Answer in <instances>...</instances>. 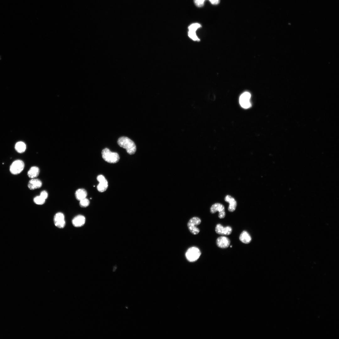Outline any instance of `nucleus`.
<instances>
[{
    "instance_id": "obj_1",
    "label": "nucleus",
    "mask_w": 339,
    "mask_h": 339,
    "mask_svg": "<svg viewBox=\"0 0 339 339\" xmlns=\"http://www.w3.org/2000/svg\"><path fill=\"white\" fill-rule=\"evenodd\" d=\"M117 143L121 147L125 149L127 152L130 154H133L136 151V147L134 143L127 137H120L118 139Z\"/></svg>"
},
{
    "instance_id": "obj_2",
    "label": "nucleus",
    "mask_w": 339,
    "mask_h": 339,
    "mask_svg": "<svg viewBox=\"0 0 339 339\" xmlns=\"http://www.w3.org/2000/svg\"><path fill=\"white\" fill-rule=\"evenodd\" d=\"M101 154L103 159L109 163H116L120 159L119 156L117 153L112 152L107 148L102 150Z\"/></svg>"
},
{
    "instance_id": "obj_3",
    "label": "nucleus",
    "mask_w": 339,
    "mask_h": 339,
    "mask_svg": "<svg viewBox=\"0 0 339 339\" xmlns=\"http://www.w3.org/2000/svg\"><path fill=\"white\" fill-rule=\"evenodd\" d=\"M201 255L200 250L197 247L193 246L187 250L185 256L186 259L189 262H193L196 261Z\"/></svg>"
},
{
    "instance_id": "obj_4",
    "label": "nucleus",
    "mask_w": 339,
    "mask_h": 339,
    "mask_svg": "<svg viewBox=\"0 0 339 339\" xmlns=\"http://www.w3.org/2000/svg\"><path fill=\"white\" fill-rule=\"evenodd\" d=\"M201 222V219L196 217H193L189 220L187 223V227L191 233L194 235L199 233V229L196 226L200 224Z\"/></svg>"
},
{
    "instance_id": "obj_5",
    "label": "nucleus",
    "mask_w": 339,
    "mask_h": 339,
    "mask_svg": "<svg viewBox=\"0 0 339 339\" xmlns=\"http://www.w3.org/2000/svg\"><path fill=\"white\" fill-rule=\"evenodd\" d=\"M24 164L23 161L20 160L14 161L10 166V171L13 174L16 175L20 173L23 170Z\"/></svg>"
},
{
    "instance_id": "obj_6",
    "label": "nucleus",
    "mask_w": 339,
    "mask_h": 339,
    "mask_svg": "<svg viewBox=\"0 0 339 339\" xmlns=\"http://www.w3.org/2000/svg\"><path fill=\"white\" fill-rule=\"evenodd\" d=\"M250 94L248 92L243 93L240 96L239 102L241 106L244 109H248L251 106L250 102Z\"/></svg>"
},
{
    "instance_id": "obj_7",
    "label": "nucleus",
    "mask_w": 339,
    "mask_h": 339,
    "mask_svg": "<svg viewBox=\"0 0 339 339\" xmlns=\"http://www.w3.org/2000/svg\"><path fill=\"white\" fill-rule=\"evenodd\" d=\"M201 27V25L198 23L191 24L188 27V36L192 40L197 41H199L200 40V39L197 36L196 32L199 28Z\"/></svg>"
},
{
    "instance_id": "obj_8",
    "label": "nucleus",
    "mask_w": 339,
    "mask_h": 339,
    "mask_svg": "<svg viewBox=\"0 0 339 339\" xmlns=\"http://www.w3.org/2000/svg\"><path fill=\"white\" fill-rule=\"evenodd\" d=\"M210 211L212 213H214L217 211L219 212L218 217L220 218H223L225 216L224 206L221 203H215L213 204L210 208Z\"/></svg>"
},
{
    "instance_id": "obj_9",
    "label": "nucleus",
    "mask_w": 339,
    "mask_h": 339,
    "mask_svg": "<svg viewBox=\"0 0 339 339\" xmlns=\"http://www.w3.org/2000/svg\"><path fill=\"white\" fill-rule=\"evenodd\" d=\"M54 222L55 226L59 228H63L65 225V221L64 214L61 212L56 213L54 217Z\"/></svg>"
},
{
    "instance_id": "obj_10",
    "label": "nucleus",
    "mask_w": 339,
    "mask_h": 339,
    "mask_svg": "<svg viewBox=\"0 0 339 339\" xmlns=\"http://www.w3.org/2000/svg\"><path fill=\"white\" fill-rule=\"evenodd\" d=\"M97 179L99 182L97 186L98 190L100 192L105 191L108 186V182L105 178L103 175H99L97 176Z\"/></svg>"
},
{
    "instance_id": "obj_11",
    "label": "nucleus",
    "mask_w": 339,
    "mask_h": 339,
    "mask_svg": "<svg viewBox=\"0 0 339 339\" xmlns=\"http://www.w3.org/2000/svg\"><path fill=\"white\" fill-rule=\"evenodd\" d=\"M215 231L219 234L229 235L232 232V229L230 226L224 227L221 224H218L216 226Z\"/></svg>"
},
{
    "instance_id": "obj_12",
    "label": "nucleus",
    "mask_w": 339,
    "mask_h": 339,
    "mask_svg": "<svg viewBox=\"0 0 339 339\" xmlns=\"http://www.w3.org/2000/svg\"><path fill=\"white\" fill-rule=\"evenodd\" d=\"M230 241L227 237L222 236L218 237L216 240V244L218 247L222 248H226L229 247Z\"/></svg>"
},
{
    "instance_id": "obj_13",
    "label": "nucleus",
    "mask_w": 339,
    "mask_h": 339,
    "mask_svg": "<svg viewBox=\"0 0 339 339\" xmlns=\"http://www.w3.org/2000/svg\"><path fill=\"white\" fill-rule=\"evenodd\" d=\"M85 221V217L82 215H78L73 218L72 220V223L74 227H79L83 226Z\"/></svg>"
},
{
    "instance_id": "obj_14",
    "label": "nucleus",
    "mask_w": 339,
    "mask_h": 339,
    "mask_svg": "<svg viewBox=\"0 0 339 339\" xmlns=\"http://www.w3.org/2000/svg\"><path fill=\"white\" fill-rule=\"evenodd\" d=\"M42 186V182L39 179L37 178L31 179L29 182L28 187L31 190L40 188Z\"/></svg>"
},
{
    "instance_id": "obj_15",
    "label": "nucleus",
    "mask_w": 339,
    "mask_h": 339,
    "mask_svg": "<svg viewBox=\"0 0 339 339\" xmlns=\"http://www.w3.org/2000/svg\"><path fill=\"white\" fill-rule=\"evenodd\" d=\"M225 201L229 203L228 210L229 211L233 212L235 210L237 203L235 199L230 195H227L225 197Z\"/></svg>"
},
{
    "instance_id": "obj_16",
    "label": "nucleus",
    "mask_w": 339,
    "mask_h": 339,
    "mask_svg": "<svg viewBox=\"0 0 339 339\" xmlns=\"http://www.w3.org/2000/svg\"><path fill=\"white\" fill-rule=\"evenodd\" d=\"M40 172V169L38 167L33 166L30 168L27 173V175L30 178H35L39 175Z\"/></svg>"
},
{
    "instance_id": "obj_17",
    "label": "nucleus",
    "mask_w": 339,
    "mask_h": 339,
    "mask_svg": "<svg viewBox=\"0 0 339 339\" xmlns=\"http://www.w3.org/2000/svg\"><path fill=\"white\" fill-rule=\"evenodd\" d=\"M239 239L242 242L245 244H249L251 240L250 235L245 231H244L241 233Z\"/></svg>"
},
{
    "instance_id": "obj_18",
    "label": "nucleus",
    "mask_w": 339,
    "mask_h": 339,
    "mask_svg": "<svg viewBox=\"0 0 339 339\" xmlns=\"http://www.w3.org/2000/svg\"><path fill=\"white\" fill-rule=\"evenodd\" d=\"M87 193L86 190L83 188H80L77 190L75 192V196L76 199L80 201L86 198Z\"/></svg>"
},
{
    "instance_id": "obj_19",
    "label": "nucleus",
    "mask_w": 339,
    "mask_h": 339,
    "mask_svg": "<svg viewBox=\"0 0 339 339\" xmlns=\"http://www.w3.org/2000/svg\"><path fill=\"white\" fill-rule=\"evenodd\" d=\"M15 148L18 152L22 153L25 151L26 149V146L25 143L21 141L15 144Z\"/></svg>"
},
{
    "instance_id": "obj_20",
    "label": "nucleus",
    "mask_w": 339,
    "mask_h": 339,
    "mask_svg": "<svg viewBox=\"0 0 339 339\" xmlns=\"http://www.w3.org/2000/svg\"><path fill=\"white\" fill-rule=\"evenodd\" d=\"M46 200L41 197L40 195L37 196L35 197L33 199L34 202L35 203L39 205H41L44 204Z\"/></svg>"
},
{
    "instance_id": "obj_21",
    "label": "nucleus",
    "mask_w": 339,
    "mask_h": 339,
    "mask_svg": "<svg viewBox=\"0 0 339 339\" xmlns=\"http://www.w3.org/2000/svg\"><path fill=\"white\" fill-rule=\"evenodd\" d=\"M89 200L86 198L79 201V205L81 207H86L89 205Z\"/></svg>"
},
{
    "instance_id": "obj_22",
    "label": "nucleus",
    "mask_w": 339,
    "mask_h": 339,
    "mask_svg": "<svg viewBox=\"0 0 339 339\" xmlns=\"http://www.w3.org/2000/svg\"><path fill=\"white\" fill-rule=\"evenodd\" d=\"M205 0H194L195 5L198 7H201L204 5Z\"/></svg>"
},
{
    "instance_id": "obj_23",
    "label": "nucleus",
    "mask_w": 339,
    "mask_h": 339,
    "mask_svg": "<svg viewBox=\"0 0 339 339\" xmlns=\"http://www.w3.org/2000/svg\"><path fill=\"white\" fill-rule=\"evenodd\" d=\"M40 195L44 199L46 200L48 197V194L46 191L44 190L41 192Z\"/></svg>"
},
{
    "instance_id": "obj_24",
    "label": "nucleus",
    "mask_w": 339,
    "mask_h": 339,
    "mask_svg": "<svg viewBox=\"0 0 339 339\" xmlns=\"http://www.w3.org/2000/svg\"><path fill=\"white\" fill-rule=\"evenodd\" d=\"M209 1L213 5L218 4L220 1V0H209Z\"/></svg>"
},
{
    "instance_id": "obj_25",
    "label": "nucleus",
    "mask_w": 339,
    "mask_h": 339,
    "mask_svg": "<svg viewBox=\"0 0 339 339\" xmlns=\"http://www.w3.org/2000/svg\"><path fill=\"white\" fill-rule=\"evenodd\" d=\"M1 59V56H0V60Z\"/></svg>"
},
{
    "instance_id": "obj_26",
    "label": "nucleus",
    "mask_w": 339,
    "mask_h": 339,
    "mask_svg": "<svg viewBox=\"0 0 339 339\" xmlns=\"http://www.w3.org/2000/svg\"><path fill=\"white\" fill-rule=\"evenodd\" d=\"M230 247H232V245H231V246H230Z\"/></svg>"
}]
</instances>
